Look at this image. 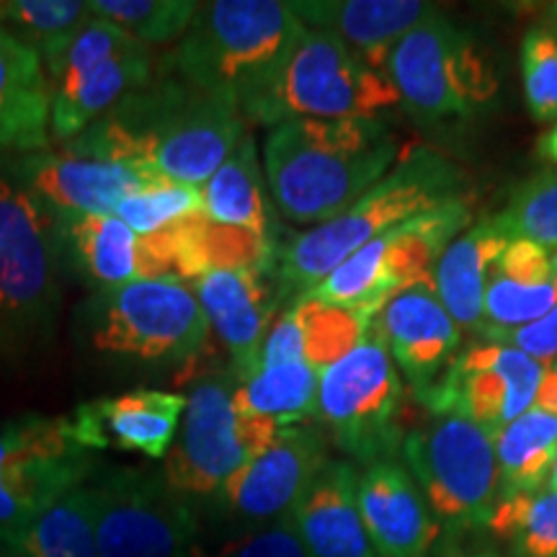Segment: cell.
I'll return each mask as SVG.
<instances>
[{
	"label": "cell",
	"instance_id": "6da1fadb",
	"mask_svg": "<svg viewBox=\"0 0 557 557\" xmlns=\"http://www.w3.org/2000/svg\"><path fill=\"white\" fill-rule=\"evenodd\" d=\"M246 132L248 122L238 103L191 86L160 58L145 86L60 148L137 165L173 184L205 186Z\"/></svg>",
	"mask_w": 557,
	"mask_h": 557
},
{
	"label": "cell",
	"instance_id": "7a4b0ae2",
	"mask_svg": "<svg viewBox=\"0 0 557 557\" xmlns=\"http://www.w3.org/2000/svg\"><path fill=\"white\" fill-rule=\"evenodd\" d=\"M400 145L382 120H292L271 127L263 173L292 225L338 218L398 165Z\"/></svg>",
	"mask_w": 557,
	"mask_h": 557
},
{
	"label": "cell",
	"instance_id": "3957f363",
	"mask_svg": "<svg viewBox=\"0 0 557 557\" xmlns=\"http://www.w3.org/2000/svg\"><path fill=\"white\" fill-rule=\"evenodd\" d=\"M459 191L462 171L451 160L423 148L403 156L398 165L346 212L276 246L271 271L278 292L284 299L305 297L367 243L403 222L459 201Z\"/></svg>",
	"mask_w": 557,
	"mask_h": 557
},
{
	"label": "cell",
	"instance_id": "277c9868",
	"mask_svg": "<svg viewBox=\"0 0 557 557\" xmlns=\"http://www.w3.org/2000/svg\"><path fill=\"white\" fill-rule=\"evenodd\" d=\"M305 24L282 0L199 3L189 29L163 58L186 83L225 96L240 111L267 88Z\"/></svg>",
	"mask_w": 557,
	"mask_h": 557
},
{
	"label": "cell",
	"instance_id": "5b68a950",
	"mask_svg": "<svg viewBox=\"0 0 557 557\" xmlns=\"http://www.w3.org/2000/svg\"><path fill=\"white\" fill-rule=\"evenodd\" d=\"M62 263L58 222L0 156V364L18 367L52 341Z\"/></svg>",
	"mask_w": 557,
	"mask_h": 557
},
{
	"label": "cell",
	"instance_id": "8992f818",
	"mask_svg": "<svg viewBox=\"0 0 557 557\" xmlns=\"http://www.w3.org/2000/svg\"><path fill=\"white\" fill-rule=\"evenodd\" d=\"M398 103L400 96L387 75L367 67L331 32L305 26L243 116L267 127L292 120H380L382 111Z\"/></svg>",
	"mask_w": 557,
	"mask_h": 557
},
{
	"label": "cell",
	"instance_id": "52a82bcc",
	"mask_svg": "<svg viewBox=\"0 0 557 557\" xmlns=\"http://www.w3.org/2000/svg\"><path fill=\"white\" fill-rule=\"evenodd\" d=\"M50 86V139L67 145L156 75L160 58L107 18L90 16L39 54Z\"/></svg>",
	"mask_w": 557,
	"mask_h": 557
},
{
	"label": "cell",
	"instance_id": "ba28073f",
	"mask_svg": "<svg viewBox=\"0 0 557 557\" xmlns=\"http://www.w3.org/2000/svg\"><path fill=\"white\" fill-rule=\"evenodd\" d=\"M81 323L96 354L139 364H189L212 336L197 295L181 278L96 289L83 305Z\"/></svg>",
	"mask_w": 557,
	"mask_h": 557
},
{
	"label": "cell",
	"instance_id": "9c48e42d",
	"mask_svg": "<svg viewBox=\"0 0 557 557\" xmlns=\"http://www.w3.org/2000/svg\"><path fill=\"white\" fill-rule=\"evenodd\" d=\"M315 418L344 455L367 468L400 451L408 434L406 385L372 323L346 357L320 372Z\"/></svg>",
	"mask_w": 557,
	"mask_h": 557
},
{
	"label": "cell",
	"instance_id": "30bf717a",
	"mask_svg": "<svg viewBox=\"0 0 557 557\" xmlns=\"http://www.w3.org/2000/svg\"><path fill=\"white\" fill-rule=\"evenodd\" d=\"M278 423L235 410V374H205L186 395L163 478L178 496H214L235 472L274 442Z\"/></svg>",
	"mask_w": 557,
	"mask_h": 557
},
{
	"label": "cell",
	"instance_id": "8fae6325",
	"mask_svg": "<svg viewBox=\"0 0 557 557\" xmlns=\"http://www.w3.org/2000/svg\"><path fill=\"white\" fill-rule=\"evenodd\" d=\"M387 78L400 103L423 122H449L475 114L498 94V81L468 32L442 11L398 41Z\"/></svg>",
	"mask_w": 557,
	"mask_h": 557
},
{
	"label": "cell",
	"instance_id": "7c38bea8",
	"mask_svg": "<svg viewBox=\"0 0 557 557\" xmlns=\"http://www.w3.org/2000/svg\"><path fill=\"white\" fill-rule=\"evenodd\" d=\"M426 506L451 527H485L498 504L496 436L465 416H436L403 438Z\"/></svg>",
	"mask_w": 557,
	"mask_h": 557
},
{
	"label": "cell",
	"instance_id": "4fadbf2b",
	"mask_svg": "<svg viewBox=\"0 0 557 557\" xmlns=\"http://www.w3.org/2000/svg\"><path fill=\"white\" fill-rule=\"evenodd\" d=\"M468 225L470 207L465 199L403 222L359 248L305 297L372 320L395 295L431 276L442 250Z\"/></svg>",
	"mask_w": 557,
	"mask_h": 557
},
{
	"label": "cell",
	"instance_id": "5bb4252c",
	"mask_svg": "<svg viewBox=\"0 0 557 557\" xmlns=\"http://www.w3.org/2000/svg\"><path fill=\"white\" fill-rule=\"evenodd\" d=\"M94 457L70 416H21L0 429V537L13 540L52 500L83 485Z\"/></svg>",
	"mask_w": 557,
	"mask_h": 557
},
{
	"label": "cell",
	"instance_id": "9a60e30c",
	"mask_svg": "<svg viewBox=\"0 0 557 557\" xmlns=\"http://www.w3.org/2000/svg\"><path fill=\"white\" fill-rule=\"evenodd\" d=\"M90 487L99 557H194L197 517L163 472L111 470Z\"/></svg>",
	"mask_w": 557,
	"mask_h": 557
},
{
	"label": "cell",
	"instance_id": "2e32d148",
	"mask_svg": "<svg viewBox=\"0 0 557 557\" xmlns=\"http://www.w3.org/2000/svg\"><path fill=\"white\" fill-rule=\"evenodd\" d=\"M545 367L519 348L487 341L451 359L418 400L434 416H465L496 436L534 408Z\"/></svg>",
	"mask_w": 557,
	"mask_h": 557
},
{
	"label": "cell",
	"instance_id": "e0dca14e",
	"mask_svg": "<svg viewBox=\"0 0 557 557\" xmlns=\"http://www.w3.org/2000/svg\"><path fill=\"white\" fill-rule=\"evenodd\" d=\"M329 462V438L315 423L282 426L274 442L214 493L227 517L263 527L289 517L318 470Z\"/></svg>",
	"mask_w": 557,
	"mask_h": 557
},
{
	"label": "cell",
	"instance_id": "ac0fdd59",
	"mask_svg": "<svg viewBox=\"0 0 557 557\" xmlns=\"http://www.w3.org/2000/svg\"><path fill=\"white\" fill-rule=\"evenodd\" d=\"M9 165L58 225L88 214H114L124 197L163 181L137 165L83 158L65 148L9 156Z\"/></svg>",
	"mask_w": 557,
	"mask_h": 557
},
{
	"label": "cell",
	"instance_id": "d6986e66",
	"mask_svg": "<svg viewBox=\"0 0 557 557\" xmlns=\"http://www.w3.org/2000/svg\"><path fill=\"white\" fill-rule=\"evenodd\" d=\"M62 259L88 287L109 289L139 278H176L169 233L137 235L114 214H88L58 225Z\"/></svg>",
	"mask_w": 557,
	"mask_h": 557
},
{
	"label": "cell",
	"instance_id": "ffe728a7",
	"mask_svg": "<svg viewBox=\"0 0 557 557\" xmlns=\"http://www.w3.org/2000/svg\"><path fill=\"white\" fill-rule=\"evenodd\" d=\"M209 329L218 333L233 359L235 380L256 367L261 344L282 312V292L271 267L212 271L189 282Z\"/></svg>",
	"mask_w": 557,
	"mask_h": 557
},
{
	"label": "cell",
	"instance_id": "44dd1931",
	"mask_svg": "<svg viewBox=\"0 0 557 557\" xmlns=\"http://www.w3.org/2000/svg\"><path fill=\"white\" fill-rule=\"evenodd\" d=\"M372 325L385 338L389 357L416 389V398L429 393L459 346V325L438 299L431 276L389 299Z\"/></svg>",
	"mask_w": 557,
	"mask_h": 557
},
{
	"label": "cell",
	"instance_id": "7402d4cb",
	"mask_svg": "<svg viewBox=\"0 0 557 557\" xmlns=\"http://www.w3.org/2000/svg\"><path fill=\"white\" fill-rule=\"evenodd\" d=\"M184 410V395L156 387H135L109 398L83 403L70 416V421L88 451L114 447L150 459H165L178 434Z\"/></svg>",
	"mask_w": 557,
	"mask_h": 557
},
{
	"label": "cell",
	"instance_id": "603a6c76",
	"mask_svg": "<svg viewBox=\"0 0 557 557\" xmlns=\"http://www.w3.org/2000/svg\"><path fill=\"white\" fill-rule=\"evenodd\" d=\"M357 504L377 557L431 555L442 529L413 475L395 459L361 472Z\"/></svg>",
	"mask_w": 557,
	"mask_h": 557
},
{
	"label": "cell",
	"instance_id": "cb8c5ba5",
	"mask_svg": "<svg viewBox=\"0 0 557 557\" xmlns=\"http://www.w3.org/2000/svg\"><path fill=\"white\" fill-rule=\"evenodd\" d=\"M292 11L310 29L331 32L348 52L382 75H387L398 41L438 13L434 3L421 0H297Z\"/></svg>",
	"mask_w": 557,
	"mask_h": 557
},
{
	"label": "cell",
	"instance_id": "d4e9b609",
	"mask_svg": "<svg viewBox=\"0 0 557 557\" xmlns=\"http://www.w3.org/2000/svg\"><path fill=\"white\" fill-rule=\"evenodd\" d=\"M359 472L346 459H329L292 508L308 557H377L357 504Z\"/></svg>",
	"mask_w": 557,
	"mask_h": 557
},
{
	"label": "cell",
	"instance_id": "484cf974",
	"mask_svg": "<svg viewBox=\"0 0 557 557\" xmlns=\"http://www.w3.org/2000/svg\"><path fill=\"white\" fill-rule=\"evenodd\" d=\"M52 148L50 86L37 50L0 26V156Z\"/></svg>",
	"mask_w": 557,
	"mask_h": 557
},
{
	"label": "cell",
	"instance_id": "4316f807",
	"mask_svg": "<svg viewBox=\"0 0 557 557\" xmlns=\"http://www.w3.org/2000/svg\"><path fill=\"white\" fill-rule=\"evenodd\" d=\"M508 243L511 238L498 222L487 218L459 233L434 263L436 295L459 329H483L487 276Z\"/></svg>",
	"mask_w": 557,
	"mask_h": 557
},
{
	"label": "cell",
	"instance_id": "83f0119b",
	"mask_svg": "<svg viewBox=\"0 0 557 557\" xmlns=\"http://www.w3.org/2000/svg\"><path fill=\"white\" fill-rule=\"evenodd\" d=\"M173 250V274L181 282L230 269H256L274 263L276 243L248 230L218 225L205 214L189 218L165 230Z\"/></svg>",
	"mask_w": 557,
	"mask_h": 557
},
{
	"label": "cell",
	"instance_id": "f1b7e54d",
	"mask_svg": "<svg viewBox=\"0 0 557 557\" xmlns=\"http://www.w3.org/2000/svg\"><path fill=\"white\" fill-rule=\"evenodd\" d=\"M201 189L205 218L218 225L248 230L259 238H271V214L267 205V176H263L253 135H243L225 163L212 173Z\"/></svg>",
	"mask_w": 557,
	"mask_h": 557
},
{
	"label": "cell",
	"instance_id": "f546056e",
	"mask_svg": "<svg viewBox=\"0 0 557 557\" xmlns=\"http://www.w3.org/2000/svg\"><path fill=\"white\" fill-rule=\"evenodd\" d=\"M320 372L308 361L259 367L235 380V410L292 426L315 418Z\"/></svg>",
	"mask_w": 557,
	"mask_h": 557
},
{
	"label": "cell",
	"instance_id": "4dcf8cb0",
	"mask_svg": "<svg viewBox=\"0 0 557 557\" xmlns=\"http://www.w3.org/2000/svg\"><path fill=\"white\" fill-rule=\"evenodd\" d=\"M557 455V416L532 408L496 434L500 496L547 485Z\"/></svg>",
	"mask_w": 557,
	"mask_h": 557
},
{
	"label": "cell",
	"instance_id": "1f68e13d",
	"mask_svg": "<svg viewBox=\"0 0 557 557\" xmlns=\"http://www.w3.org/2000/svg\"><path fill=\"white\" fill-rule=\"evenodd\" d=\"M11 545L24 557H99L94 529V487L83 483L52 500Z\"/></svg>",
	"mask_w": 557,
	"mask_h": 557
},
{
	"label": "cell",
	"instance_id": "d6a6232c",
	"mask_svg": "<svg viewBox=\"0 0 557 557\" xmlns=\"http://www.w3.org/2000/svg\"><path fill=\"white\" fill-rule=\"evenodd\" d=\"M284 315L295 333L299 357L318 372L346 357L364 338L369 323H372L361 312L320 302L312 297L295 299L289 308H284Z\"/></svg>",
	"mask_w": 557,
	"mask_h": 557
},
{
	"label": "cell",
	"instance_id": "836d02e7",
	"mask_svg": "<svg viewBox=\"0 0 557 557\" xmlns=\"http://www.w3.org/2000/svg\"><path fill=\"white\" fill-rule=\"evenodd\" d=\"M485 527L513 557H557V493L545 485L500 496Z\"/></svg>",
	"mask_w": 557,
	"mask_h": 557
},
{
	"label": "cell",
	"instance_id": "e575fe53",
	"mask_svg": "<svg viewBox=\"0 0 557 557\" xmlns=\"http://www.w3.org/2000/svg\"><path fill=\"white\" fill-rule=\"evenodd\" d=\"M94 16L107 18L145 47L176 45L189 29L199 3L191 0H90Z\"/></svg>",
	"mask_w": 557,
	"mask_h": 557
},
{
	"label": "cell",
	"instance_id": "d590c367",
	"mask_svg": "<svg viewBox=\"0 0 557 557\" xmlns=\"http://www.w3.org/2000/svg\"><path fill=\"white\" fill-rule=\"evenodd\" d=\"M88 16L86 0H0V26L39 54Z\"/></svg>",
	"mask_w": 557,
	"mask_h": 557
},
{
	"label": "cell",
	"instance_id": "8d00e7d4",
	"mask_svg": "<svg viewBox=\"0 0 557 557\" xmlns=\"http://www.w3.org/2000/svg\"><path fill=\"white\" fill-rule=\"evenodd\" d=\"M511 240H532L557 250V171L524 181L493 218Z\"/></svg>",
	"mask_w": 557,
	"mask_h": 557
},
{
	"label": "cell",
	"instance_id": "74e56055",
	"mask_svg": "<svg viewBox=\"0 0 557 557\" xmlns=\"http://www.w3.org/2000/svg\"><path fill=\"white\" fill-rule=\"evenodd\" d=\"M201 212L205 207H201L199 186L160 181L124 197L114 209V218L137 235H156Z\"/></svg>",
	"mask_w": 557,
	"mask_h": 557
},
{
	"label": "cell",
	"instance_id": "f35d334b",
	"mask_svg": "<svg viewBox=\"0 0 557 557\" xmlns=\"http://www.w3.org/2000/svg\"><path fill=\"white\" fill-rule=\"evenodd\" d=\"M521 81L534 122H557V37L549 29H529L521 39Z\"/></svg>",
	"mask_w": 557,
	"mask_h": 557
},
{
	"label": "cell",
	"instance_id": "ab89813d",
	"mask_svg": "<svg viewBox=\"0 0 557 557\" xmlns=\"http://www.w3.org/2000/svg\"><path fill=\"white\" fill-rule=\"evenodd\" d=\"M212 557H308L292 513L271 524L248 529L222 545Z\"/></svg>",
	"mask_w": 557,
	"mask_h": 557
},
{
	"label": "cell",
	"instance_id": "60d3db41",
	"mask_svg": "<svg viewBox=\"0 0 557 557\" xmlns=\"http://www.w3.org/2000/svg\"><path fill=\"white\" fill-rule=\"evenodd\" d=\"M487 341L496 344H508L519 351L529 354L542 364H553L557 361V308L547 312L537 323L524 325V329L513 331H480Z\"/></svg>",
	"mask_w": 557,
	"mask_h": 557
},
{
	"label": "cell",
	"instance_id": "b9f144b4",
	"mask_svg": "<svg viewBox=\"0 0 557 557\" xmlns=\"http://www.w3.org/2000/svg\"><path fill=\"white\" fill-rule=\"evenodd\" d=\"M534 408L557 416V364L545 367V377H542V385L537 389V400H534Z\"/></svg>",
	"mask_w": 557,
	"mask_h": 557
},
{
	"label": "cell",
	"instance_id": "7bdbcfd3",
	"mask_svg": "<svg viewBox=\"0 0 557 557\" xmlns=\"http://www.w3.org/2000/svg\"><path fill=\"white\" fill-rule=\"evenodd\" d=\"M537 156L557 165V122L537 139Z\"/></svg>",
	"mask_w": 557,
	"mask_h": 557
},
{
	"label": "cell",
	"instance_id": "ee69618b",
	"mask_svg": "<svg viewBox=\"0 0 557 557\" xmlns=\"http://www.w3.org/2000/svg\"><path fill=\"white\" fill-rule=\"evenodd\" d=\"M0 557H24V555H21L18 549L13 547L9 540H3V537H0Z\"/></svg>",
	"mask_w": 557,
	"mask_h": 557
},
{
	"label": "cell",
	"instance_id": "f6af8a7d",
	"mask_svg": "<svg viewBox=\"0 0 557 557\" xmlns=\"http://www.w3.org/2000/svg\"><path fill=\"white\" fill-rule=\"evenodd\" d=\"M547 487H549V491H555V493H557V455H555L553 470H549V478H547Z\"/></svg>",
	"mask_w": 557,
	"mask_h": 557
},
{
	"label": "cell",
	"instance_id": "bcb514c9",
	"mask_svg": "<svg viewBox=\"0 0 557 557\" xmlns=\"http://www.w3.org/2000/svg\"><path fill=\"white\" fill-rule=\"evenodd\" d=\"M549 26H553V29H549V32H553L555 37H557V3L549 5Z\"/></svg>",
	"mask_w": 557,
	"mask_h": 557
},
{
	"label": "cell",
	"instance_id": "7dc6e473",
	"mask_svg": "<svg viewBox=\"0 0 557 557\" xmlns=\"http://www.w3.org/2000/svg\"><path fill=\"white\" fill-rule=\"evenodd\" d=\"M457 557H500V555L491 553V549H478V553H465V555H457Z\"/></svg>",
	"mask_w": 557,
	"mask_h": 557
},
{
	"label": "cell",
	"instance_id": "c3c4849f",
	"mask_svg": "<svg viewBox=\"0 0 557 557\" xmlns=\"http://www.w3.org/2000/svg\"><path fill=\"white\" fill-rule=\"evenodd\" d=\"M553 364H557V361H553Z\"/></svg>",
	"mask_w": 557,
	"mask_h": 557
}]
</instances>
